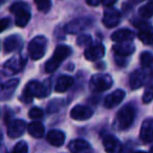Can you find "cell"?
<instances>
[{"label": "cell", "instance_id": "1", "mask_svg": "<svg viewBox=\"0 0 153 153\" xmlns=\"http://www.w3.org/2000/svg\"><path fill=\"white\" fill-rule=\"evenodd\" d=\"M49 94H51V82L49 81H45L44 83H40L38 81H30L26 84L21 100L25 103H30L34 97L42 99L46 98Z\"/></svg>", "mask_w": 153, "mask_h": 153}, {"label": "cell", "instance_id": "2", "mask_svg": "<svg viewBox=\"0 0 153 153\" xmlns=\"http://www.w3.org/2000/svg\"><path fill=\"white\" fill-rule=\"evenodd\" d=\"M71 53V48L66 45H59L56 47L53 56L51 59L46 62L45 64V71L46 72H53L63 62L64 59L68 57Z\"/></svg>", "mask_w": 153, "mask_h": 153}, {"label": "cell", "instance_id": "3", "mask_svg": "<svg viewBox=\"0 0 153 153\" xmlns=\"http://www.w3.org/2000/svg\"><path fill=\"white\" fill-rule=\"evenodd\" d=\"M135 117V110L131 105H126L120 109L115 117L114 127L119 130H125L132 125Z\"/></svg>", "mask_w": 153, "mask_h": 153}, {"label": "cell", "instance_id": "4", "mask_svg": "<svg viewBox=\"0 0 153 153\" xmlns=\"http://www.w3.org/2000/svg\"><path fill=\"white\" fill-rule=\"evenodd\" d=\"M10 11L15 15V23L19 27H24L27 25L30 20V12L27 4L23 2L15 3L11 7Z\"/></svg>", "mask_w": 153, "mask_h": 153}, {"label": "cell", "instance_id": "5", "mask_svg": "<svg viewBox=\"0 0 153 153\" xmlns=\"http://www.w3.org/2000/svg\"><path fill=\"white\" fill-rule=\"evenodd\" d=\"M47 47V39L44 36H37L28 44V53L30 59L39 60L45 55Z\"/></svg>", "mask_w": 153, "mask_h": 153}, {"label": "cell", "instance_id": "6", "mask_svg": "<svg viewBox=\"0 0 153 153\" xmlns=\"http://www.w3.org/2000/svg\"><path fill=\"white\" fill-rule=\"evenodd\" d=\"M113 80L111 76L106 74H98L91 76L89 87L94 92H103L108 90L112 86Z\"/></svg>", "mask_w": 153, "mask_h": 153}, {"label": "cell", "instance_id": "7", "mask_svg": "<svg viewBox=\"0 0 153 153\" xmlns=\"http://www.w3.org/2000/svg\"><path fill=\"white\" fill-rule=\"evenodd\" d=\"M25 62H26L25 57L20 55L15 56V57L11 58V59L5 62L4 66H3V72L5 74H7V76H12V74H17V72H19L23 68Z\"/></svg>", "mask_w": 153, "mask_h": 153}, {"label": "cell", "instance_id": "8", "mask_svg": "<svg viewBox=\"0 0 153 153\" xmlns=\"http://www.w3.org/2000/svg\"><path fill=\"white\" fill-rule=\"evenodd\" d=\"M92 21L88 18H79V19H74L72 21L68 22L65 25V32L68 34H78V33L85 30L91 25Z\"/></svg>", "mask_w": 153, "mask_h": 153}, {"label": "cell", "instance_id": "9", "mask_svg": "<svg viewBox=\"0 0 153 153\" xmlns=\"http://www.w3.org/2000/svg\"><path fill=\"white\" fill-rule=\"evenodd\" d=\"M136 27L138 28V39L146 45L153 44V26L146 22H138Z\"/></svg>", "mask_w": 153, "mask_h": 153}, {"label": "cell", "instance_id": "10", "mask_svg": "<svg viewBox=\"0 0 153 153\" xmlns=\"http://www.w3.org/2000/svg\"><path fill=\"white\" fill-rule=\"evenodd\" d=\"M18 85H19L18 79H11L0 84V101H5L11 98L15 90L17 89Z\"/></svg>", "mask_w": 153, "mask_h": 153}, {"label": "cell", "instance_id": "11", "mask_svg": "<svg viewBox=\"0 0 153 153\" xmlns=\"http://www.w3.org/2000/svg\"><path fill=\"white\" fill-rule=\"evenodd\" d=\"M92 115H94L92 109L83 105H76L70 111V117L76 121H86Z\"/></svg>", "mask_w": 153, "mask_h": 153}, {"label": "cell", "instance_id": "12", "mask_svg": "<svg viewBox=\"0 0 153 153\" xmlns=\"http://www.w3.org/2000/svg\"><path fill=\"white\" fill-rule=\"evenodd\" d=\"M105 55V47L103 44L98 43L96 45H89L85 49V59L88 61H97L99 59H102Z\"/></svg>", "mask_w": 153, "mask_h": 153}, {"label": "cell", "instance_id": "13", "mask_svg": "<svg viewBox=\"0 0 153 153\" xmlns=\"http://www.w3.org/2000/svg\"><path fill=\"white\" fill-rule=\"evenodd\" d=\"M121 20V14L115 9H108L104 12V17H103V24L106 27L112 28L115 27L120 23Z\"/></svg>", "mask_w": 153, "mask_h": 153}, {"label": "cell", "instance_id": "14", "mask_svg": "<svg viewBox=\"0 0 153 153\" xmlns=\"http://www.w3.org/2000/svg\"><path fill=\"white\" fill-rule=\"evenodd\" d=\"M26 129V123L23 120H15L11 122L7 127V135L11 138L20 137Z\"/></svg>", "mask_w": 153, "mask_h": 153}, {"label": "cell", "instance_id": "15", "mask_svg": "<svg viewBox=\"0 0 153 153\" xmlns=\"http://www.w3.org/2000/svg\"><path fill=\"white\" fill-rule=\"evenodd\" d=\"M140 137L145 144L153 143V120L149 119L144 121L140 127Z\"/></svg>", "mask_w": 153, "mask_h": 153}, {"label": "cell", "instance_id": "16", "mask_svg": "<svg viewBox=\"0 0 153 153\" xmlns=\"http://www.w3.org/2000/svg\"><path fill=\"white\" fill-rule=\"evenodd\" d=\"M125 91L122 89H117L113 92H111L110 94L106 97L104 101V105L106 108H113V107L117 106L120 103H122V101L125 98Z\"/></svg>", "mask_w": 153, "mask_h": 153}, {"label": "cell", "instance_id": "17", "mask_svg": "<svg viewBox=\"0 0 153 153\" xmlns=\"http://www.w3.org/2000/svg\"><path fill=\"white\" fill-rule=\"evenodd\" d=\"M113 51H115L117 55L121 57H126L134 53L135 46L132 43V41H123V42H117V44L113 46Z\"/></svg>", "mask_w": 153, "mask_h": 153}, {"label": "cell", "instance_id": "18", "mask_svg": "<svg viewBox=\"0 0 153 153\" xmlns=\"http://www.w3.org/2000/svg\"><path fill=\"white\" fill-rule=\"evenodd\" d=\"M103 146H104L105 151L111 153H117L120 152L122 149L121 142L114 137L113 135H106L103 138Z\"/></svg>", "mask_w": 153, "mask_h": 153}, {"label": "cell", "instance_id": "19", "mask_svg": "<svg viewBox=\"0 0 153 153\" xmlns=\"http://www.w3.org/2000/svg\"><path fill=\"white\" fill-rule=\"evenodd\" d=\"M145 80H146V76H145V74L142 70H134V71L130 74V79H129L131 89L135 90V89L140 88L144 85Z\"/></svg>", "mask_w": 153, "mask_h": 153}, {"label": "cell", "instance_id": "20", "mask_svg": "<svg viewBox=\"0 0 153 153\" xmlns=\"http://www.w3.org/2000/svg\"><path fill=\"white\" fill-rule=\"evenodd\" d=\"M46 140L53 147H61L65 142V134L60 130H51L47 134Z\"/></svg>", "mask_w": 153, "mask_h": 153}, {"label": "cell", "instance_id": "21", "mask_svg": "<svg viewBox=\"0 0 153 153\" xmlns=\"http://www.w3.org/2000/svg\"><path fill=\"white\" fill-rule=\"evenodd\" d=\"M68 149H69V151H71V152H74V153L85 152V151L90 150V145L88 144L86 140L78 138V140H71V142L69 143Z\"/></svg>", "mask_w": 153, "mask_h": 153}, {"label": "cell", "instance_id": "22", "mask_svg": "<svg viewBox=\"0 0 153 153\" xmlns=\"http://www.w3.org/2000/svg\"><path fill=\"white\" fill-rule=\"evenodd\" d=\"M134 39V33L130 30H119L111 35V40L114 42H123V41H132Z\"/></svg>", "mask_w": 153, "mask_h": 153}, {"label": "cell", "instance_id": "23", "mask_svg": "<svg viewBox=\"0 0 153 153\" xmlns=\"http://www.w3.org/2000/svg\"><path fill=\"white\" fill-rule=\"evenodd\" d=\"M74 84V79L69 76H61L56 83L55 90L57 92H65Z\"/></svg>", "mask_w": 153, "mask_h": 153}, {"label": "cell", "instance_id": "24", "mask_svg": "<svg viewBox=\"0 0 153 153\" xmlns=\"http://www.w3.org/2000/svg\"><path fill=\"white\" fill-rule=\"evenodd\" d=\"M44 125L40 122H33L27 126V132L35 138H40L44 134Z\"/></svg>", "mask_w": 153, "mask_h": 153}, {"label": "cell", "instance_id": "25", "mask_svg": "<svg viewBox=\"0 0 153 153\" xmlns=\"http://www.w3.org/2000/svg\"><path fill=\"white\" fill-rule=\"evenodd\" d=\"M21 44V38L19 35H12L9 38L5 39L4 41V51L7 53H11V51L17 49Z\"/></svg>", "mask_w": 153, "mask_h": 153}, {"label": "cell", "instance_id": "26", "mask_svg": "<svg viewBox=\"0 0 153 153\" xmlns=\"http://www.w3.org/2000/svg\"><path fill=\"white\" fill-rule=\"evenodd\" d=\"M138 14L142 18L144 19H148V18L153 16V2H148L145 5H143L140 10H138Z\"/></svg>", "mask_w": 153, "mask_h": 153}, {"label": "cell", "instance_id": "27", "mask_svg": "<svg viewBox=\"0 0 153 153\" xmlns=\"http://www.w3.org/2000/svg\"><path fill=\"white\" fill-rule=\"evenodd\" d=\"M140 64L143 67L149 68L153 66V55L149 51H144L140 55Z\"/></svg>", "mask_w": 153, "mask_h": 153}, {"label": "cell", "instance_id": "28", "mask_svg": "<svg viewBox=\"0 0 153 153\" xmlns=\"http://www.w3.org/2000/svg\"><path fill=\"white\" fill-rule=\"evenodd\" d=\"M92 43V38L89 35H80L76 38V44L80 47H88L89 45H91Z\"/></svg>", "mask_w": 153, "mask_h": 153}, {"label": "cell", "instance_id": "29", "mask_svg": "<svg viewBox=\"0 0 153 153\" xmlns=\"http://www.w3.org/2000/svg\"><path fill=\"white\" fill-rule=\"evenodd\" d=\"M34 2L36 4L37 9L41 12H44V13L49 11V9L51 7V0H34Z\"/></svg>", "mask_w": 153, "mask_h": 153}, {"label": "cell", "instance_id": "30", "mask_svg": "<svg viewBox=\"0 0 153 153\" xmlns=\"http://www.w3.org/2000/svg\"><path fill=\"white\" fill-rule=\"evenodd\" d=\"M153 100V86L150 85L145 89L144 94H143V103L144 104H149Z\"/></svg>", "mask_w": 153, "mask_h": 153}, {"label": "cell", "instance_id": "31", "mask_svg": "<svg viewBox=\"0 0 153 153\" xmlns=\"http://www.w3.org/2000/svg\"><path fill=\"white\" fill-rule=\"evenodd\" d=\"M27 151H28V147L25 142H19L13 149V152L15 153H26Z\"/></svg>", "mask_w": 153, "mask_h": 153}, {"label": "cell", "instance_id": "32", "mask_svg": "<svg viewBox=\"0 0 153 153\" xmlns=\"http://www.w3.org/2000/svg\"><path fill=\"white\" fill-rule=\"evenodd\" d=\"M28 117L30 119H40V117H43V110L39 107H34L28 112Z\"/></svg>", "mask_w": 153, "mask_h": 153}, {"label": "cell", "instance_id": "33", "mask_svg": "<svg viewBox=\"0 0 153 153\" xmlns=\"http://www.w3.org/2000/svg\"><path fill=\"white\" fill-rule=\"evenodd\" d=\"M10 19L9 18H3V19L0 20V33H2L3 30H5L10 25Z\"/></svg>", "mask_w": 153, "mask_h": 153}, {"label": "cell", "instance_id": "34", "mask_svg": "<svg viewBox=\"0 0 153 153\" xmlns=\"http://www.w3.org/2000/svg\"><path fill=\"white\" fill-rule=\"evenodd\" d=\"M101 2L102 0H86V3L90 7H98Z\"/></svg>", "mask_w": 153, "mask_h": 153}, {"label": "cell", "instance_id": "35", "mask_svg": "<svg viewBox=\"0 0 153 153\" xmlns=\"http://www.w3.org/2000/svg\"><path fill=\"white\" fill-rule=\"evenodd\" d=\"M117 1V0H102V3H103V5H104V7H112V5L114 4Z\"/></svg>", "mask_w": 153, "mask_h": 153}, {"label": "cell", "instance_id": "36", "mask_svg": "<svg viewBox=\"0 0 153 153\" xmlns=\"http://www.w3.org/2000/svg\"><path fill=\"white\" fill-rule=\"evenodd\" d=\"M2 144H3V137H2V135L0 134V147L2 146Z\"/></svg>", "mask_w": 153, "mask_h": 153}, {"label": "cell", "instance_id": "37", "mask_svg": "<svg viewBox=\"0 0 153 153\" xmlns=\"http://www.w3.org/2000/svg\"><path fill=\"white\" fill-rule=\"evenodd\" d=\"M134 2H142V1H144V0H133Z\"/></svg>", "mask_w": 153, "mask_h": 153}, {"label": "cell", "instance_id": "38", "mask_svg": "<svg viewBox=\"0 0 153 153\" xmlns=\"http://www.w3.org/2000/svg\"><path fill=\"white\" fill-rule=\"evenodd\" d=\"M150 151H151V152H153V147H152V148L150 149Z\"/></svg>", "mask_w": 153, "mask_h": 153}]
</instances>
